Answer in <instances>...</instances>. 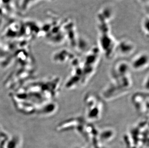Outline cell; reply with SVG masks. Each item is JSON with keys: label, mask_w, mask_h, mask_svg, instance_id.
<instances>
[{"label": "cell", "mask_w": 149, "mask_h": 148, "mask_svg": "<svg viewBox=\"0 0 149 148\" xmlns=\"http://www.w3.org/2000/svg\"><path fill=\"white\" fill-rule=\"evenodd\" d=\"M125 59L117 60L111 66L110 82L103 89L100 96L104 101L118 99L127 95L132 88L133 81L130 62Z\"/></svg>", "instance_id": "obj_1"}, {"label": "cell", "mask_w": 149, "mask_h": 148, "mask_svg": "<svg viewBox=\"0 0 149 148\" xmlns=\"http://www.w3.org/2000/svg\"><path fill=\"white\" fill-rule=\"evenodd\" d=\"M100 51L95 48L82 58L75 57L70 63L71 71L65 82L67 89L71 90L86 85L95 75L100 64Z\"/></svg>", "instance_id": "obj_2"}, {"label": "cell", "mask_w": 149, "mask_h": 148, "mask_svg": "<svg viewBox=\"0 0 149 148\" xmlns=\"http://www.w3.org/2000/svg\"><path fill=\"white\" fill-rule=\"evenodd\" d=\"M85 108V119L90 123L99 121L104 114V101L97 94L88 92L84 98Z\"/></svg>", "instance_id": "obj_3"}, {"label": "cell", "mask_w": 149, "mask_h": 148, "mask_svg": "<svg viewBox=\"0 0 149 148\" xmlns=\"http://www.w3.org/2000/svg\"><path fill=\"white\" fill-rule=\"evenodd\" d=\"M149 93L147 91H138L131 97V102L139 114L148 118L149 116Z\"/></svg>", "instance_id": "obj_4"}, {"label": "cell", "mask_w": 149, "mask_h": 148, "mask_svg": "<svg viewBox=\"0 0 149 148\" xmlns=\"http://www.w3.org/2000/svg\"><path fill=\"white\" fill-rule=\"evenodd\" d=\"M131 70L136 71H142L148 68L149 55L145 52L140 53L133 57L130 62Z\"/></svg>", "instance_id": "obj_5"}, {"label": "cell", "mask_w": 149, "mask_h": 148, "mask_svg": "<svg viewBox=\"0 0 149 148\" xmlns=\"http://www.w3.org/2000/svg\"><path fill=\"white\" fill-rule=\"evenodd\" d=\"M135 49V46L132 42L127 40H122L117 43L114 56L125 59V58L131 56Z\"/></svg>", "instance_id": "obj_6"}, {"label": "cell", "mask_w": 149, "mask_h": 148, "mask_svg": "<svg viewBox=\"0 0 149 148\" xmlns=\"http://www.w3.org/2000/svg\"><path fill=\"white\" fill-rule=\"evenodd\" d=\"M76 57L73 53L66 50H59L54 55L53 60L55 62L64 64L72 63V62Z\"/></svg>", "instance_id": "obj_7"}, {"label": "cell", "mask_w": 149, "mask_h": 148, "mask_svg": "<svg viewBox=\"0 0 149 148\" xmlns=\"http://www.w3.org/2000/svg\"><path fill=\"white\" fill-rule=\"evenodd\" d=\"M143 84L142 85L143 87L145 89V91L148 92V89H149V88H148V86H149V74H148V73H147L146 76L145 77V78L144 79L143 84Z\"/></svg>", "instance_id": "obj_8"}]
</instances>
